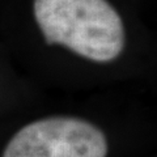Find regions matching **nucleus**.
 <instances>
[{
  "label": "nucleus",
  "instance_id": "f03ea898",
  "mask_svg": "<svg viewBox=\"0 0 157 157\" xmlns=\"http://www.w3.org/2000/svg\"><path fill=\"white\" fill-rule=\"evenodd\" d=\"M107 141L93 124L76 118H48L21 128L3 157H105Z\"/></svg>",
  "mask_w": 157,
  "mask_h": 157
},
{
  "label": "nucleus",
  "instance_id": "f257e3e1",
  "mask_svg": "<svg viewBox=\"0 0 157 157\" xmlns=\"http://www.w3.org/2000/svg\"><path fill=\"white\" fill-rule=\"evenodd\" d=\"M34 16L47 43L90 60L110 62L123 50V22L106 0H34Z\"/></svg>",
  "mask_w": 157,
  "mask_h": 157
}]
</instances>
